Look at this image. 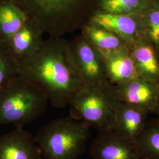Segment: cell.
Masks as SVG:
<instances>
[{
    "label": "cell",
    "mask_w": 159,
    "mask_h": 159,
    "mask_svg": "<svg viewBox=\"0 0 159 159\" xmlns=\"http://www.w3.org/2000/svg\"><path fill=\"white\" fill-rule=\"evenodd\" d=\"M63 37L45 40L39 51L20 65L19 76L39 87L54 107L68 106L83 85L68 61Z\"/></svg>",
    "instance_id": "6da1fadb"
},
{
    "label": "cell",
    "mask_w": 159,
    "mask_h": 159,
    "mask_svg": "<svg viewBox=\"0 0 159 159\" xmlns=\"http://www.w3.org/2000/svg\"><path fill=\"white\" fill-rule=\"evenodd\" d=\"M90 127L70 116L51 121L34 136L43 159H79L85 151Z\"/></svg>",
    "instance_id": "7a4b0ae2"
},
{
    "label": "cell",
    "mask_w": 159,
    "mask_h": 159,
    "mask_svg": "<svg viewBox=\"0 0 159 159\" xmlns=\"http://www.w3.org/2000/svg\"><path fill=\"white\" fill-rule=\"evenodd\" d=\"M50 37H63L87 23L81 11L84 0H13Z\"/></svg>",
    "instance_id": "3957f363"
},
{
    "label": "cell",
    "mask_w": 159,
    "mask_h": 159,
    "mask_svg": "<svg viewBox=\"0 0 159 159\" xmlns=\"http://www.w3.org/2000/svg\"><path fill=\"white\" fill-rule=\"evenodd\" d=\"M48 102L43 91L18 75L0 92V125L24 128L44 114Z\"/></svg>",
    "instance_id": "277c9868"
},
{
    "label": "cell",
    "mask_w": 159,
    "mask_h": 159,
    "mask_svg": "<svg viewBox=\"0 0 159 159\" xmlns=\"http://www.w3.org/2000/svg\"><path fill=\"white\" fill-rule=\"evenodd\" d=\"M120 102L116 90L103 82L82 85L68 106L70 116L100 132L112 130L114 115Z\"/></svg>",
    "instance_id": "5b68a950"
},
{
    "label": "cell",
    "mask_w": 159,
    "mask_h": 159,
    "mask_svg": "<svg viewBox=\"0 0 159 159\" xmlns=\"http://www.w3.org/2000/svg\"><path fill=\"white\" fill-rule=\"evenodd\" d=\"M66 54L71 67L83 85L104 82L107 72L104 58L83 36L67 41Z\"/></svg>",
    "instance_id": "8992f818"
},
{
    "label": "cell",
    "mask_w": 159,
    "mask_h": 159,
    "mask_svg": "<svg viewBox=\"0 0 159 159\" xmlns=\"http://www.w3.org/2000/svg\"><path fill=\"white\" fill-rule=\"evenodd\" d=\"M44 33L30 18L7 42L2 43L19 66L39 51L45 40Z\"/></svg>",
    "instance_id": "52a82bcc"
},
{
    "label": "cell",
    "mask_w": 159,
    "mask_h": 159,
    "mask_svg": "<svg viewBox=\"0 0 159 159\" xmlns=\"http://www.w3.org/2000/svg\"><path fill=\"white\" fill-rule=\"evenodd\" d=\"M90 153L93 159H142L134 144L113 130L98 132L91 143Z\"/></svg>",
    "instance_id": "ba28073f"
},
{
    "label": "cell",
    "mask_w": 159,
    "mask_h": 159,
    "mask_svg": "<svg viewBox=\"0 0 159 159\" xmlns=\"http://www.w3.org/2000/svg\"><path fill=\"white\" fill-rule=\"evenodd\" d=\"M0 159H43L35 137L24 128L0 137Z\"/></svg>",
    "instance_id": "9c48e42d"
},
{
    "label": "cell",
    "mask_w": 159,
    "mask_h": 159,
    "mask_svg": "<svg viewBox=\"0 0 159 159\" xmlns=\"http://www.w3.org/2000/svg\"><path fill=\"white\" fill-rule=\"evenodd\" d=\"M146 123L144 111L120 102L114 115L112 130L125 140L135 144Z\"/></svg>",
    "instance_id": "30bf717a"
},
{
    "label": "cell",
    "mask_w": 159,
    "mask_h": 159,
    "mask_svg": "<svg viewBox=\"0 0 159 159\" xmlns=\"http://www.w3.org/2000/svg\"><path fill=\"white\" fill-rule=\"evenodd\" d=\"M120 101L146 112L155 107L158 90L152 83L142 80H133L116 90Z\"/></svg>",
    "instance_id": "8fae6325"
},
{
    "label": "cell",
    "mask_w": 159,
    "mask_h": 159,
    "mask_svg": "<svg viewBox=\"0 0 159 159\" xmlns=\"http://www.w3.org/2000/svg\"><path fill=\"white\" fill-rule=\"evenodd\" d=\"M28 18L13 0H0V44L11 38Z\"/></svg>",
    "instance_id": "7c38bea8"
},
{
    "label": "cell",
    "mask_w": 159,
    "mask_h": 159,
    "mask_svg": "<svg viewBox=\"0 0 159 159\" xmlns=\"http://www.w3.org/2000/svg\"><path fill=\"white\" fill-rule=\"evenodd\" d=\"M123 39H130L135 34L137 24L135 21L127 15L97 12L90 21Z\"/></svg>",
    "instance_id": "4fadbf2b"
},
{
    "label": "cell",
    "mask_w": 159,
    "mask_h": 159,
    "mask_svg": "<svg viewBox=\"0 0 159 159\" xmlns=\"http://www.w3.org/2000/svg\"><path fill=\"white\" fill-rule=\"evenodd\" d=\"M82 36L101 54L119 50V37L96 24L89 21L81 28Z\"/></svg>",
    "instance_id": "5bb4252c"
},
{
    "label": "cell",
    "mask_w": 159,
    "mask_h": 159,
    "mask_svg": "<svg viewBox=\"0 0 159 159\" xmlns=\"http://www.w3.org/2000/svg\"><path fill=\"white\" fill-rule=\"evenodd\" d=\"M102 55L104 60L107 76L111 81L125 82L134 76L135 67L133 61L119 50Z\"/></svg>",
    "instance_id": "9a60e30c"
},
{
    "label": "cell",
    "mask_w": 159,
    "mask_h": 159,
    "mask_svg": "<svg viewBox=\"0 0 159 159\" xmlns=\"http://www.w3.org/2000/svg\"><path fill=\"white\" fill-rule=\"evenodd\" d=\"M142 159H159V119L147 121L135 143Z\"/></svg>",
    "instance_id": "2e32d148"
},
{
    "label": "cell",
    "mask_w": 159,
    "mask_h": 159,
    "mask_svg": "<svg viewBox=\"0 0 159 159\" xmlns=\"http://www.w3.org/2000/svg\"><path fill=\"white\" fill-rule=\"evenodd\" d=\"M20 66L2 44H0V92L17 78Z\"/></svg>",
    "instance_id": "e0dca14e"
},
{
    "label": "cell",
    "mask_w": 159,
    "mask_h": 159,
    "mask_svg": "<svg viewBox=\"0 0 159 159\" xmlns=\"http://www.w3.org/2000/svg\"><path fill=\"white\" fill-rule=\"evenodd\" d=\"M101 11L127 15L144 7V0H100Z\"/></svg>",
    "instance_id": "ac0fdd59"
},
{
    "label": "cell",
    "mask_w": 159,
    "mask_h": 159,
    "mask_svg": "<svg viewBox=\"0 0 159 159\" xmlns=\"http://www.w3.org/2000/svg\"><path fill=\"white\" fill-rule=\"evenodd\" d=\"M134 57L143 71L150 75L159 72L157 61L152 48L148 46H140L134 51Z\"/></svg>",
    "instance_id": "d6986e66"
},
{
    "label": "cell",
    "mask_w": 159,
    "mask_h": 159,
    "mask_svg": "<svg viewBox=\"0 0 159 159\" xmlns=\"http://www.w3.org/2000/svg\"><path fill=\"white\" fill-rule=\"evenodd\" d=\"M150 35L155 43H159V8L154 10L148 16Z\"/></svg>",
    "instance_id": "ffe728a7"
},
{
    "label": "cell",
    "mask_w": 159,
    "mask_h": 159,
    "mask_svg": "<svg viewBox=\"0 0 159 159\" xmlns=\"http://www.w3.org/2000/svg\"><path fill=\"white\" fill-rule=\"evenodd\" d=\"M157 102V106L156 107H157V111L159 112V100H156V102Z\"/></svg>",
    "instance_id": "44dd1931"
}]
</instances>
